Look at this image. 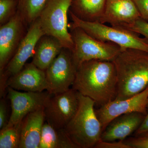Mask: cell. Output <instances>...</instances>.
I'll use <instances>...</instances> for the list:
<instances>
[{"label": "cell", "mask_w": 148, "mask_h": 148, "mask_svg": "<svg viewBox=\"0 0 148 148\" xmlns=\"http://www.w3.org/2000/svg\"><path fill=\"white\" fill-rule=\"evenodd\" d=\"M72 88L100 106L115 100L117 78L113 62L92 60L83 62L77 66Z\"/></svg>", "instance_id": "6da1fadb"}, {"label": "cell", "mask_w": 148, "mask_h": 148, "mask_svg": "<svg viewBox=\"0 0 148 148\" xmlns=\"http://www.w3.org/2000/svg\"><path fill=\"white\" fill-rule=\"evenodd\" d=\"M113 62L117 78L115 99L132 97L148 87V52L133 49H121Z\"/></svg>", "instance_id": "7a4b0ae2"}, {"label": "cell", "mask_w": 148, "mask_h": 148, "mask_svg": "<svg viewBox=\"0 0 148 148\" xmlns=\"http://www.w3.org/2000/svg\"><path fill=\"white\" fill-rule=\"evenodd\" d=\"M79 99L77 110L64 129L78 148H94L103 132L94 109L95 102L79 92Z\"/></svg>", "instance_id": "3957f363"}, {"label": "cell", "mask_w": 148, "mask_h": 148, "mask_svg": "<svg viewBox=\"0 0 148 148\" xmlns=\"http://www.w3.org/2000/svg\"><path fill=\"white\" fill-rule=\"evenodd\" d=\"M69 14L72 21L70 27L81 28L93 38L113 43L121 49H133L148 52V41L135 32L122 27L108 26L98 21H83L70 10Z\"/></svg>", "instance_id": "277c9868"}, {"label": "cell", "mask_w": 148, "mask_h": 148, "mask_svg": "<svg viewBox=\"0 0 148 148\" xmlns=\"http://www.w3.org/2000/svg\"><path fill=\"white\" fill-rule=\"evenodd\" d=\"M72 1L47 0L38 18L45 35L54 37L63 47L72 51L74 43L68 23Z\"/></svg>", "instance_id": "5b68a950"}, {"label": "cell", "mask_w": 148, "mask_h": 148, "mask_svg": "<svg viewBox=\"0 0 148 148\" xmlns=\"http://www.w3.org/2000/svg\"><path fill=\"white\" fill-rule=\"evenodd\" d=\"M69 28L74 43L72 52L77 66L92 60L113 61L121 50L115 44L97 39L81 28Z\"/></svg>", "instance_id": "8992f818"}, {"label": "cell", "mask_w": 148, "mask_h": 148, "mask_svg": "<svg viewBox=\"0 0 148 148\" xmlns=\"http://www.w3.org/2000/svg\"><path fill=\"white\" fill-rule=\"evenodd\" d=\"M79 102V92L72 88L50 94L44 107L46 121L56 129H64L75 114Z\"/></svg>", "instance_id": "52a82bcc"}, {"label": "cell", "mask_w": 148, "mask_h": 148, "mask_svg": "<svg viewBox=\"0 0 148 148\" xmlns=\"http://www.w3.org/2000/svg\"><path fill=\"white\" fill-rule=\"evenodd\" d=\"M77 68L72 51L63 48L45 71L48 92L55 94L69 90L75 80Z\"/></svg>", "instance_id": "ba28073f"}, {"label": "cell", "mask_w": 148, "mask_h": 148, "mask_svg": "<svg viewBox=\"0 0 148 148\" xmlns=\"http://www.w3.org/2000/svg\"><path fill=\"white\" fill-rule=\"evenodd\" d=\"M7 88L8 97L10 101L11 113L5 127L21 124L28 114L44 108L50 95L47 90L42 92H21L11 87Z\"/></svg>", "instance_id": "9c48e42d"}, {"label": "cell", "mask_w": 148, "mask_h": 148, "mask_svg": "<svg viewBox=\"0 0 148 148\" xmlns=\"http://www.w3.org/2000/svg\"><path fill=\"white\" fill-rule=\"evenodd\" d=\"M44 35L45 34L38 18L30 24L13 57L1 72V79L7 82L9 78L22 70L28 59L33 57L37 43Z\"/></svg>", "instance_id": "30bf717a"}, {"label": "cell", "mask_w": 148, "mask_h": 148, "mask_svg": "<svg viewBox=\"0 0 148 148\" xmlns=\"http://www.w3.org/2000/svg\"><path fill=\"white\" fill-rule=\"evenodd\" d=\"M148 105V87L132 97L110 101L95 110V112L102 124L103 131L112 120L121 115L139 112L146 115Z\"/></svg>", "instance_id": "8fae6325"}, {"label": "cell", "mask_w": 148, "mask_h": 148, "mask_svg": "<svg viewBox=\"0 0 148 148\" xmlns=\"http://www.w3.org/2000/svg\"><path fill=\"white\" fill-rule=\"evenodd\" d=\"M27 24L19 12L0 28V72L13 57L26 34Z\"/></svg>", "instance_id": "7c38bea8"}, {"label": "cell", "mask_w": 148, "mask_h": 148, "mask_svg": "<svg viewBox=\"0 0 148 148\" xmlns=\"http://www.w3.org/2000/svg\"><path fill=\"white\" fill-rule=\"evenodd\" d=\"M7 86L26 92H42L48 89L45 71L39 69L32 62L25 64L21 71L9 78Z\"/></svg>", "instance_id": "4fadbf2b"}, {"label": "cell", "mask_w": 148, "mask_h": 148, "mask_svg": "<svg viewBox=\"0 0 148 148\" xmlns=\"http://www.w3.org/2000/svg\"><path fill=\"white\" fill-rule=\"evenodd\" d=\"M140 18L139 11L132 0H107L100 22L121 27Z\"/></svg>", "instance_id": "5bb4252c"}, {"label": "cell", "mask_w": 148, "mask_h": 148, "mask_svg": "<svg viewBox=\"0 0 148 148\" xmlns=\"http://www.w3.org/2000/svg\"><path fill=\"white\" fill-rule=\"evenodd\" d=\"M145 116L141 113L132 112L117 117L103 130L101 140L107 142L124 141L137 131Z\"/></svg>", "instance_id": "9a60e30c"}, {"label": "cell", "mask_w": 148, "mask_h": 148, "mask_svg": "<svg viewBox=\"0 0 148 148\" xmlns=\"http://www.w3.org/2000/svg\"><path fill=\"white\" fill-rule=\"evenodd\" d=\"M45 121L44 108L25 116L21 123L18 148H39L42 130Z\"/></svg>", "instance_id": "2e32d148"}, {"label": "cell", "mask_w": 148, "mask_h": 148, "mask_svg": "<svg viewBox=\"0 0 148 148\" xmlns=\"http://www.w3.org/2000/svg\"><path fill=\"white\" fill-rule=\"evenodd\" d=\"M63 48L54 37L44 35L37 43L32 62L39 69L45 71Z\"/></svg>", "instance_id": "e0dca14e"}, {"label": "cell", "mask_w": 148, "mask_h": 148, "mask_svg": "<svg viewBox=\"0 0 148 148\" xmlns=\"http://www.w3.org/2000/svg\"><path fill=\"white\" fill-rule=\"evenodd\" d=\"M107 1V0H72L69 10L83 21L100 22Z\"/></svg>", "instance_id": "ac0fdd59"}, {"label": "cell", "mask_w": 148, "mask_h": 148, "mask_svg": "<svg viewBox=\"0 0 148 148\" xmlns=\"http://www.w3.org/2000/svg\"><path fill=\"white\" fill-rule=\"evenodd\" d=\"M39 148H78L65 129H56L47 122L44 123Z\"/></svg>", "instance_id": "d6986e66"}, {"label": "cell", "mask_w": 148, "mask_h": 148, "mask_svg": "<svg viewBox=\"0 0 148 148\" xmlns=\"http://www.w3.org/2000/svg\"><path fill=\"white\" fill-rule=\"evenodd\" d=\"M47 0H18V11L27 25L39 18Z\"/></svg>", "instance_id": "ffe728a7"}, {"label": "cell", "mask_w": 148, "mask_h": 148, "mask_svg": "<svg viewBox=\"0 0 148 148\" xmlns=\"http://www.w3.org/2000/svg\"><path fill=\"white\" fill-rule=\"evenodd\" d=\"M21 124L5 127L0 132V148H18L20 140Z\"/></svg>", "instance_id": "44dd1931"}, {"label": "cell", "mask_w": 148, "mask_h": 148, "mask_svg": "<svg viewBox=\"0 0 148 148\" xmlns=\"http://www.w3.org/2000/svg\"><path fill=\"white\" fill-rule=\"evenodd\" d=\"M18 0H0V24H5L18 11Z\"/></svg>", "instance_id": "7402d4cb"}, {"label": "cell", "mask_w": 148, "mask_h": 148, "mask_svg": "<svg viewBox=\"0 0 148 148\" xmlns=\"http://www.w3.org/2000/svg\"><path fill=\"white\" fill-rule=\"evenodd\" d=\"M142 35L148 41V21L140 18L132 24L121 27Z\"/></svg>", "instance_id": "603a6c76"}, {"label": "cell", "mask_w": 148, "mask_h": 148, "mask_svg": "<svg viewBox=\"0 0 148 148\" xmlns=\"http://www.w3.org/2000/svg\"><path fill=\"white\" fill-rule=\"evenodd\" d=\"M138 137L124 140L130 148H148V132L140 134Z\"/></svg>", "instance_id": "cb8c5ba5"}, {"label": "cell", "mask_w": 148, "mask_h": 148, "mask_svg": "<svg viewBox=\"0 0 148 148\" xmlns=\"http://www.w3.org/2000/svg\"><path fill=\"white\" fill-rule=\"evenodd\" d=\"M95 148H130L124 141L107 142L100 140L95 145Z\"/></svg>", "instance_id": "d4e9b609"}, {"label": "cell", "mask_w": 148, "mask_h": 148, "mask_svg": "<svg viewBox=\"0 0 148 148\" xmlns=\"http://www.w3.org/2000/svg\"><path fill=\"white\" fill-rule=\"evenodd\" d=\"M137 7L141 18L148 21V0H132Z\"/></svg>", "instance_id": "484cf974"}, {"label": "cell", "mask_w": 148, "mask_h": 148, "mask_svg": "<svg viewBox=\"0 0 148 148\" xmlns=\"http://www.w3.org/2000/svg\"><path fill=\"white\" fill-rule=\"evenodd\" d=\"M7 113L5 101L2 99L0 102V129L2 130L6 126L7 121Z\"/></svg>", "instance_id": "4316f807"}, {"label": "cell", "mask_w": 148, "mask_h": 148, "mask_svg": "<svg viewBox=\"0 0 148 148\" xmlns=\"http://www.w3.org/2000/svg\"><path fill=\"white\" fill-rule=\"evenodd\" d=\"M147 132H148V105L147 113L141 125L136 131V133L138 135Z\"/></svg>", "instance_id": "83f0119b"}]
</instances>
